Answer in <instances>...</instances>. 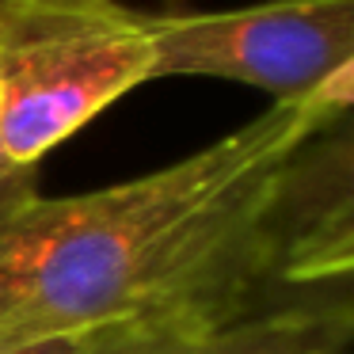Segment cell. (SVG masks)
Segmentation results:
<instances>
[{"label": "cell", "mask_w": 354, "mask_h": 354, "mask_svg": "<svg viewBox=\"0 0 354 354\" xmlns=\"http://www.w3.org/2000/svg\"><path fill=\"white\" fill-rule=\"evenodd\" d=\"M351 95L274 103L160 171L35 198L0 232V346L305 301L278 282L270 198L282 164L346 118Z\"/></svg>", "instance_id": "6da1fadb"}, {"label": "cell", "mask_w": 354, "mask_h": 354, "mask_svg": "<svg viewBox=\"0 0 354 354\" xmlns=\"http://www.w3.org/2000/svg\"><path fill=\"white\" fill-rule=\"evenodd\" d=\"M153 80L149 16L122 0H0V130L35 164Z\"/></svg>", "instance_id": "7a4b0ae2"}, {"label": "cell", "mask_w": 354, "mask_h": 354, "mask_svg": "<svg viewBox=\"0 0 354 354\" xmlns=\"http://www.w3.org/2000/svg\"><path fill=\"white\" fill-rule=\"evenodd\" d=\"M153 80L214 77L274 95L354 92V0H270L232 12L149 16Z\"/></svg>", "instance_id": "3957f363"}, {"label": "cell", "mask_w": 354, "mask_h": 354, "mask_svg": "<svg viewBox=\"0 0 354 354\" xmlns=\"http://www.w3.org/2000/svg\"><path fill=\"white\" fill-rule=\"evenodd\" d=\"M278 282L305 301H346L354 263V191L346 118L324 126L290 160L270 198Z\"/></svg>", "instance_id": "277c9868"}, {"label": "cell", "mask_w": 354, "mask_h": 354, "mask_svg": "<svg viewBox=\"0 0 354 354\" xmlns=\"http://www.w3.org/2000/svg\"><path fill=\"white\" fill-rule=\"evenodd\" d=\"M346 301H293L236 320L118 324L80 335L77 354H346Z\"/></svg>", "instance_id": "5b68a950"}, {"label": "cell", "mask_w": 354, "mask_h": 354, "mask_svg": "<svg viewBox=\"0 0 354 354\" xmlns=\"http://www.w3.org/2000/svg\"><path fill=\"white\" fill-rule=\"evenodd\" d=\"M35 198H39V168L35 164H19L8 153L4 130H0V232L8 229Z\"/></svg>", "instance_id": "8992f818"}, {"label": "cell", "mask_w": 354, "mask_h": 354, "mask_svg": "<svg viewBox=\"0 0 354 354\" xmlns=\"http://www.w3.org/2000/svg\"><path fill=\"white\" fill-rule=\"evenodd\" d=\"M80 335H57V339H35V343H12L0 346V354H77Z\"/></svg>", "instance_id": "52a82bcc"}]
</instances>
